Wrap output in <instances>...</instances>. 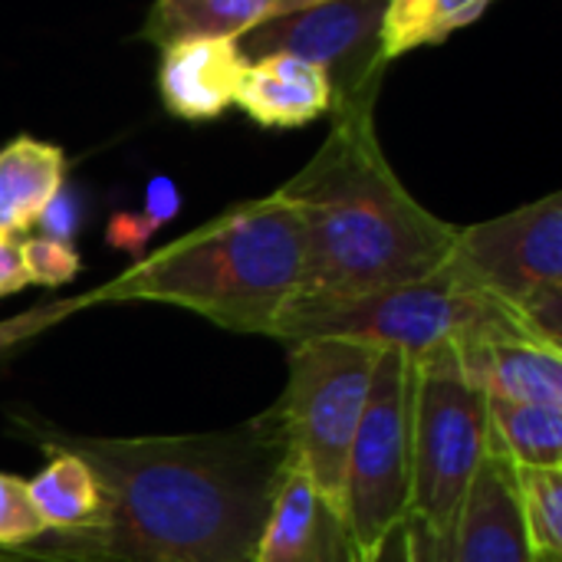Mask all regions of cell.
<instances>
[{"instance_id": "cell-1", "label": "cell", "mask_w": 562, "mask_h": 562, "mask_svg": "<svg viewBox=\"0 0 562 562\" xmlns=\"http://www.w3.org/2000/svg\"><path fill=\"white\" fill-rule=\"evenodd\" d=\"M43 451L76 454L102 491V517L79 550L125 562H254L290 461L273 408L201 435L86 438L20 422Z\"/></svg>"}, {"instance_id": "cell-11", "label": "cell", "mask_w": 562, "mask_h": 562, "mask_svg": "<svg viewBox=\"0 0 562 562\" xmlns=\"http://www.w3.org/2000/svg\"><path fill=\"white\" fill-rule=\"evenodd\" d=\"M458 366L484 398L562 408V352L524 329H501L464 342Z\"/></svg>"}, {"instance_id": "cell-27", "label": "cell", "mask_w": 562, "mask_h": 562, "mask_svg": "<svg viewBox=\"0 0 562 562\" xmlns=\"http://www.w3.org/2000/svg\"><path fill=\"white\" fill-rule=\"evenodd\" d=\"M23 286H30V280L20 260V240L0 237V296H13Z\"/></svg>"}, {"instance_id": "cell-3", "label": "cell", "mask_w": 562, "mask_h": 562, "mask_svg": "<svg viewBox=\"0 0 562 562\" xmlns=\"http://www.w3.org/2000/svg\"><path fill=\"white\" fill-rule=\"evenodd\" d=\"M303 224L273 191L135 260L99 303H168L231 333L270 336L303 283Z\"/></svg>"}, {"instance_id": "cell-17", "label": "cell", "mask_w": 562, "mask_h": 562, "mask_svg": "<svg viewBox=\"0 0 562 562\" xmlns=\"http://www.w3.org/2000/svg\"><path fill=\"white\" fill-rule=\"evenodd\" d=\"M49 464L26 481L30 501L46 524V530L56 533V540H79L89 530H95L102 517V491L92 477V471L69 451H46Z\"/></svg>"}, {"instance_id": "cell-19", "label": "cell", "mask_w": 562, "mask_h": 562, "mask_svg": "<svg viewBox=\"0 0 562 562\" xmlns=\"http://www.w3.org/2000/svg\"><path fill=\"white\" fill-rule=\"evenodd\" d=\"M491 451L514 468L562 471V408L487 398Z\"/></svg>"}, {"instance_id": "cell-6", "label": "cell", "mask_w": 562, "mask_h": 562, "mask_svg": "<svg viewBox=\"0 0 562 562\" xmlns=\"http://www.w3.org/2000/svg\"><path fill=\"white\" fill-rule=\"evenodd\" d=\"M379 356L382 349L349 339L293 342L286 389L273 405L290 458L306 471L336 520L342 510L349 451L369 402Z\"/></svg>"}, {"instance_id": "cell-25", "label": "cell", "mask_w": 562, "mask_h": 562, "mask_svg": "<svg viewBox=\"0 0 562 562\" xmlns=\"http://www.w3.org/2000/svg\"><path fill=\"white\" fill-rule=\"evenodd\" d=\"M3 560L10 562H125L115 560V557H99V553H89V550H79L72 543H63V540H49V543H30V547H20V550H10V553H0Z\"/></svg>"}, {"instance_id": "cell-5", "label": "cell", "mask_w": 562, "mask_h": 562, "mask_svg": "<svg viewBox=\"0 0 562 562\" xmlns=\"http://www.w3.org/2000/svg\"><path fill=\"white\" fill-rule=\"evenodd\" d=\"M491 451L487 398L464 379L458 349L412 359V501L402 530L451 540Z\"/></svg>"}, {"instance_id": "cell-20", "label": "cell", "mask_w": 562, "mask_h": 562, "mask_svg": "<svg viewBox=\"0 0 562 562\" xmlns=\"http://www.w3.org/2000/svg\"><path fill=\"white\" fill-rule=\"evenodd\" d=\"M533 557H562V471L514 468Z\"/></svg>"}, {"instance_id": "cell-18", "label": "cell", "mask_w": 562, "mask_h": 562, "mask_svg": "<svg viewBox=\"0 0 562 562\" xmlns=\"http://www.w3.org/2000/svg\"><path fill=\"white\" fill-rule=\"evenodd\" d=\"M487 10L491 0H392L382 7L379 59L389 66L418 46H438L451 33L477 23Z\"/></svg>"}, {"instance_id": "cell-21", "label": "cell", "mask_w": 562, "mask_h": 562, "mask_svg": "<svg viewBox=\"0 0 562 562\" xmlns=\"http://www.w3.org/2000/svg\"><path fill=\"white\" fill-rule=\"evenodd\" d=\"M43 533H49V530L30 501L26 481L13 477V474H0V553L30 547Z\"/></svg>"}, {"instance_id": "cell-16", "label": "cell", "mask_w": 562, "mask_h": 562, "mask_svg": "<svg viewBox=\"0 0 562 562\" xmlns=\"http://www.w3.org/2000/svg\"><path fill=\"white\" fill-rule=\"evenodd\" d=\"M63 148L33 135H16L0 148V237L26 234L46 204L63 191Z\"/></svg>"}, {"instance_id": "cell-10", "label": "cell", "mask_w": 562, "mask_h": 562, "mask_svg": "<svg viewBox=\"0 0 562 562\" xmlns=\"http://www.w3.org/2000/svg\"><path fill=\"white\" fill-rule=\"evenodd\" d=\"M385 550H398L395 562H533L514 464L487 451L451 540L425 543L398 530Z\"/></svg>"}, {"instance_id": "cell-23", "label": "cell", "mask_w": 562, "mask_h": 562, "mask_svg": "<svg viewBox=\"0 0 562 562\" xmlns=\"http://www.w3.org/2000/svg\"><path fill=\"white\" fill-rule=\"evenodd\" d=\"M20 260H23L26 280L36 286H63L82 270V260L72 244L49 240L40 234L20 240Z\"/></svg>"}, {"instance_id": "cell-4", "label": "cell", "mask_w": 562, "mask_h": 562, "mask_svg": "<svg viewBox=\"0 0 562 562\" xmlns=\"http://www.w3.org/2000/svg\"><path fill=\"white\" fill-rule=\"evenodd\" d=\"M501 329L527 333L510 306L471 286L445 263L435 277L408 286L342 303L286 306L270 336L290 346L306 339H349L422 359L438 349H461L464 342Z\"/></svg>"}, {"instance_id": "cell-2", "label": "cell", "mask_w": 562, "mask_h": 562, "mask_svg": "<svg viewBox=\"0 0 562 562\" xmlns=\"http://www.w3.org/2000/svg\"><path fill=\"white\" fill-rule=\"evenodd\" d=\"M379 86L339 95L316 155L277 188L303 224V283L290 306L342 303L435 277L461 227L431 214L389 165L375 132Z\"/></svg>"}, {"instance_id": "cell-9", "label": "cell", "mask_w": 562, "mask_h": 562, "mask_svg": "<svg viewBox=\"0 0 562 562\" xmlns=\"http://www.w3.org/2000/svg\"><path fill=\"white\" fill-rule=\"evenodd\" d=\"M382 3L372 0H300L290 13L254 26L237 40L247 63L267 56H293L319 66L336 99L382 86L379 59Z\"/></svg>"}, {"instance_id": "cell-12", "label": "cell", "mask_w": 562, "mask_h": 562, "mask_svg": "<svg viewBox=\"0 0 562 562\" xmlns=\"http://www.w3.org/2000/svg\"><path fill=\"white\" fill-rule=\"evenodd\" d=\"M254 562H346L339 520L293 458L277 484Z\"/></svg>"}, {"instance_id": "cell-22", "label": "cell", "mask_w": 562, "mask_h": 562, "mask_svg": "<svg viewBox=\"0 0 562 562\" xmlns=\"http://www.w3.org/2000/svg\"><path fill=\"white\" fill-rule=\"evenodd\" d=\"M89 306H99L95 290L92 293H79V296H66V300H46V303L30 306V310L16 313L10 319H0V356L10 352V349H16L20 342L36 339L40 333L53 329L56 323H63V319L89 310Z\"/></svg>"}, {"instance_id": "cell-15", "label": "cell", "mask_w": 562, "mask_h": 562, "mask_svg": "<svg viewBox=\"0 0 562 562\" xmlns=\"http://www.w3.org/2000/svg\"><path fill=\"white\" fill-rule=\"evenodd\" d=\"M296 3L300 0H161L148 10L138 36L158 49L198 40L237 43L254 26L290 13Z\"/></svg>"}, {"instance_id": "cell-7", "label": "cell", "mask_w": 562, "mask_h": 562, "mask_svg": "<svg viewBox=\"0 0 562 562\" xmlns=\"http://www.w3.org/2000/svg\"><path fill=\"white\" fill-rule=\"evenodd\" d=\"M412 501V359L382 349L342 484L346 562H379Z\"/></svg>"}, {"instance_id": "cell-28", "label": "cell", "mask_w": 562, "mask_h": 562, "mask_svg": "<svg viewBox=\"0 0 562 562\" xmlns=\"http://www.w3.org/2000/svg\"><path fill=\"white\" fill-rule=\"evenodd\" d=\"M533 562H562V557H533Z\"/></svg>"}, {"instance_id": "cell-29", "label": "cell", "mask_w": 562, "mask_h": 562, "mask_svg": "<svg viewBox=\"0 0 562 562\" xmlns=\"http://www.w3.org/2000/svg\"><path fill=\"white\" fill-rule=\"evenodd\" d=\"M0 562H10V560H3V557H0Z\"/></svg>"}, {"instance_id": "cell-14", "label": "cell", "mask_w": 562, "mask_h": 562, "mask_svg": "<svg viewBox=\"0 0 562 562\" xmlns=\"http://www.w3.org/2000/svg\"><path fill=\"white\" fill-rule=\"evenodd\" d=\"M336 102L333 82L319 66L293 56L254 59L244 69L234 105L263 128H300L329 115Z\"/></svg>"}, {"instance_id": "cell-24", "label": "cell", "mask_w": 562, "mask_h": 562, "mask_svg": "<svg viewBox=\"0 0 562 562\" xmlns=\"http://www.w3.org/2000/svg\"><path fill=\"white\" fill-rule=\"evenodd\" d=\"M178 211H181V191H178V184L168 175H155L145 184V201H142L138 217L148 224L151 234H158L161 227H168L178 217Z\"/></svg>"}, {"instance_id": "cell-8", "label": "cell", "mask_w": 562, "mask_h": 562, "mask_svg": "<svg viewBox=\"0 0 562 562\" xmlns=\"http://www.w3.org/2000/svg\"><path fill=\"white\" fill-rule=\"evenodd\" d=\"M448 267L517 316L543 293L562 290V194L461 227Z\"/></svg>"}, {"instance_id": "cell-13", "label": "cell", "mask_w": 562, "mask_h": 562, "mask_svg": "<svg viewBox=\"0 0 562 562\" xmlns=\"http://www.w3.org/2000/svg\"><path fill=\"white\" fill-rule=\"evenodd\" d=\"M244 69L247 59L240 56L237 43L227 40L175 43L161 49L158 92L171 115L188 122H207L234 105Z\"/></svg>"}, {"instance_id": "cell-26", "label": "cell", "mask_w": 562, "mask_h": 562, "mask_svg": "<svg viewBox=\"0 0 562 562\" xmlns=\"http://www.w3.org/2000/svg\"><path fill=\"white\" fill-rule=\"evenodd\" d=\"M76 224H79V207L72 201V194L63 188L49 204L46 211L40 214L36 227H40V237H49V240H66L72 244V234H76Z\"/></svg>"}]
</instances>
